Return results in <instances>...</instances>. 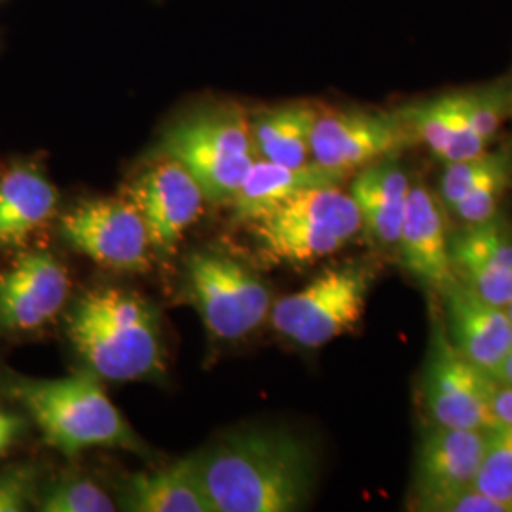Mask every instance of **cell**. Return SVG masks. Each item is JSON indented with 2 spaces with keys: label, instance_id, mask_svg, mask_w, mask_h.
I'll list each match as a JSON object with an SVG mask.
<instances>
[{
  "label": "cell",
  "instance_id": "cell-1",
  "mask_svg": "<svg viewBox=\"0 0 512 512\" xmlns=\"http://www.w3.org/2000/svg\"><path fill=\"white\" fill-rule=\"evenodd\" d=\"M215 512L302 511L315 486V454L287 429L251 427L194 454Z\"/></svg>",
  "mask_w": 512,
  "mask_h": 512
},
{
  "label": "cell",
  "instance_id": "cell-2",
  "mask_svg": "<svg viewBox=\"0 0 512 512\" xmlns=\"http://www.w3.org/2000/svg\"><path fill=\"white\" fill-rule=\"evenodd\" d=\"M67 334L93 372L131 382L164 370L165 346L158 313L131 291L95 289L74 302Z\"/></svg>",
  "mask_w": 512,
  "mask_h": 512
},
{
  "label": "cell",
  "instance_id": "cell-3",
  "mask_svg": "<svg viewBox=\"0 0 512 512\" xmlns=\"http://www.w3.org/2000/svg\"><path fill=\"white\" fill-rule=\"evenodd\" d=\"M14 397L37 421L50 448L74 458L90 448L139 450L128 421L112 404L93 370L14 385Z\"/></svg>",
  "mask_w": 512,
  "mask_h": 512
},
{
  "label": "cell",
  "instance_id": "cell-4",
  "mask_svg": "<svg viewBox=\"0 0 512 512\" xmlns=\"http://www.w3.org/2000/svg\"><path fill=\"white\" fill-rule=\"evenodd\" d=\"M160 152L183 164L213 203L230 202L258 160L251 118L239 107L184 116L165 129Z\"/></svg>",
  "mask_w": 512,
  "mask_h": 512
},
{
  "label": "cell",
  "instance_id": "cell-5",
  "mask_svg": "<svg viewBox=\"0 0 512 512\" xmlns=\"http://www.w3.org/2000/svg\"><path fill=\"white\" fill-rule=\"evenodd\" d=\"M258 247L275 262L308 264L342 251L359 234V209L340 186L310 188L251 220Z\"/></svg>",
  "mask_w": 512,
  "mask_h": 512
},
{
  "label": "cell",
  "instance_id": "cell-6",
  "mask_svg": "<svg viewBox=\"0 0 512 512\" xmlns=\"http://www.w3.org/2000/svg\"><path fill=\"white\" fill-rule=\"evenodd\" d=\"M374 277V270L361 264L329 268L272 304V327L302 348H321L359 325Z\"/></svg>",
  "mask_w": 512,
  "mask_h": 512
},
{
  "label": "cell",
  "instance_id": "cell-7",
  "mask_svg": "<svg viewBox=\"0 0 512 512\" xmlns=\"http://www.w3.org/2000/svg\"><path fill=\"white\" fill-rule=\"evenodd\" d=\"M186 277L190 296L215 338L239 340L270 315V289L228 256L196 253L186 262Z\"/></svg>",
  "mask_w": 512,
  "mask_h": 512
},
{
  "label": "cell",
  "instance_id": "cell-8",
  "mask_svg": "<svg viewBox=\"0 0 512 512\" xmlns=\"http://www.w3.org/2000/svg\"><path fill=\"white\" fill-rule=\"evenodd\" d=\"M414 143L399 110H319L311 129V160L351 175L374 162L397 158Z\"/></svg>",
  "mask_w": 512,
  "mask_h": 512
},
{
  "label": "cell",
  "instance_id": "cell-9",
  "mask_svg": "<svg viewBox=\"0 0 512 512\" xmlns=\"http://www.w3.org/2000/svg\"><path fill=\"white\" fill-rule=\"evenodd\" d=\"M61 234L74 249L109 270L145 272L152 262L147 224L128 198L78 203L61 217Z\"/></svg>",
  "mask_w": 512,
  "mask_h": 512
},
{
  "label": "cell",
  "instance_id": "cell-10",
  "mask_svg": "<svg viewBox=\"0 0 512 512\" xmlns=\"http://www.w3.org/2000/svg\"><path fill=\"white\" fill-rule=\"evenodd\" d=\"M494 378L465 359L437 325L423 372V399L435 423L458 429H494L490 393Z\"/></svg>",
  "mask_w": 512,
  "mask_h": 512
},
{
  "label": "cell",
  "instance_id": "cell-11",
  "mask_svg": "<svg viewBox=\"0 0 512 512\" xmlns=\"http://www.w3.org/2000/svg\"><path fill=\"white\" fill-rule=\"evenodd\" d=\"M124 198L137 207L145 220L154 253L171 255L186 228L200 219L205 194L190 171L160 152L126 186Z\"/></svg>",
  "mask_w": 512,
  "mask_h": 512
},
{
  "label": "cell",
  "instance_id": "cell-12",
  "mask_svg": "<svg viewBox=\"0 0 512 512\" xmlns=\"http://www.w3.org/2000/svg\"><path fill=\"white\" fill-rule=\"evenodd\" d=\"M450 238L442 203L425 184H412L395 253L404 270L435 293L458 281Z\"/></svg>",
  "mask_w": 512,
  "mask_h": 512
},
{
  "label": "cell",
  "instance_id": "cell-13",
  "mask_svg": "<svg viewBox=\"0 0 512 512\" xmlns=\"http://www.w3.org/2000/svg\"><path fill=\"white\" fill-rule=\"evenodd\" d=\"M71 291L65 268L50 253H25L0 272V327L37 330L63 310Z\"/></svg>",
  "mask_w": 512,
  "mask_h": 512
},
{
  "label": "cell",
  "instance_id": "cell-14",
  "mask_svg": "<svg viewBox=\"0 0 512 512\" xmlns=\"http://www.w3.org/2000/svg\"><path fill=\"white\" fill-rule=\"evenodd\" d=\"M459 281L497 308L512 300V228L494 219L465 228L450 238Z\"/></svg>",
  "mask_w": 512,
  "mask_h": 512
},
{
  "label": "cell",
  "instance_id": "cell-15",
  "mask_svg": "<svg viewBox=\"0 0 512 512\" xmlns=\"http://www.w3.org/2000/svg\"><path fill=\"white\" fill-rule=\"evenodd\" d=\"M490 429H458L435 423L423 433L414 469V501L475 484Z\"/></svg>",
  "mask_w": 512,
  "mask_h": 512
},
{
  "label": "cell",
  "instance_id": "cell-16",
  "mask_svg": "<svg viewBox=\"0 0 512 512\" xmlns=\"http://www.w3.org/2000/svg\"><path fill=\"white\" fill-rule=\"evenodd\" d=\"M448 336L452 346L492 376L511 353L512 321L505 308H497L456 281L444 293Z\"/></svg>",
  "mask_w": 512,
  "mask_h": 512
},
{
  "label": "cell",
  "instance_id": "cell-17",
  "mask_svg": "<svg viewBox=\"0 0 512 512\" xmlns=\"http://www.w3.org/2000/svg\"><path fill=\"white\" fill-rule=\"evenodd\" d=\"M410 186L395 158L366 165L353 177L349 194L361 213L363 232L376 249L397 251Z\"/></svg>",
  "mask_w": 512,
  "mask_h": 512
},
{
  "label": "cell",
  "instance_id": "cell-18",
  "mask_svg": "<svg viewBox=\"0 0 512 512\" xmlns=\"http://www.w3.org/2000/svg\"><path fill=\"white\" fill-rule=\"evenodd\" d=\"M348 179L349 173L329 169L317 162L300 167H287L258 158L249 169L238 192L228 203L232 207L234 219L251 222L274 211L277 205L287 202L304 190L321 186H342Z\"/></svg>",
  "mask_w": 512,
  "mask_h": 512
},
{
  "label": "cell",
  "instance_id": "cell-19",
  "mask_svg": "<svg viewBox=\"0 0 512 512\" xmlns=\"http://www.w3.org/2000/svg\"><path fill=\"white\" fill-rule=\"evenodd\" d=\"M399 114L414 141L423 143L444 164L475 158L490 147L471 128L459 92L404 107Z\"/></svg>",
  "mask_w": 512,
  "mask_h": 512
},
{
  "label": "cell",
  "instance_id": "cell-20",
  "mask_svg": "<svg viewBox=\"0 0 512 512\" xmlns=\"http://www.w3.org/2000/svg\"><path fill=\"white\" fill-rule=\"evenodd\" d=\"M120 505L129 512H215L194 456L129 476L120 492Z\"/></svg>",
  "mask_w": 512,
  "mask_h": 512
},
{
  "label": "cell",
  "instance_id": "cell-21",
  "mask_svg": "<svg viewBox=\"0 0 512 512\" xmlns=\"http://www.w3.org/2000/svg\"><path fill=\"white\" fill-rule=\"evenodd\" d=\"M59 194L38 169L12 167L0 179V247H19L50 220Z\"/></svg>",
  "mask_w": 512,
  "mask_h": 512
},
{
  "label": "cell",
  "instance_id": "cell-22",
  "mask_svg": "<svg viewBox=\"0 0 512 512\" xmlns=\"http://www.w3.org/2000/svg\"><path fill=\"white\" fill-rule=\"evenodd\" d=\"M317 112L319 109L308 103H291L256 114L251 129L258 158L287 167L313 162L311 129Z\"/></svg>",
  "mask_w": 512,
  "mask_h": 512
},
{
  "label": "cell",
  "instance_id": "cell-23",
  "mask_svg": "<svg viewBox=\"0 0 512 512\" xmlns=\"http://www.w3.org/2000/svg\"><path fill=\"white\" fill-rule=\"evenodd\" d=\"M473 486L478 492L505 503L512 511L511 425H497L488 431L486 450Z\"/></svg>",
  "mask_w": 512,
  "mask_h": 512
},
{
  "label": "cell",
  "instance_id": "cell-24",
  "mask_svg": "<svg viewBox=\"0 0 512 512\" xmlns=\"http://www.w3.org/2000/svg\"><path fill=\"white\" fill-rule=\"evenodd\" d=\"M512 188V150L494 171L469 190L450 209L463 224H478L494 219Z\"/></svg>",
  "mask_w": 512,
  "mask_h": 512
},
{
  "label": "cell",
  "instance_id": "cell-25",
  "mask_svg": "<svg viewBox=\"0 0 512 512\" xmlns=\"http://www.w3.org/2000/svg\"><path fill=\"white\" fill-rule=\"evenodd\" d=\"M459 95L471 128L486 143H492L511 112V92L503 86H492L473 92H459Z\"/></svg>",
  "mask_w": 512,
  "mask_h": 512
},
{
  "label": "cell",
  "instance_id": "cell-26",
  "mask_svg": "<svg viewBox=\"0 0 512 512\" xmlns=\"http://www.w3.org/2000/svg\"><path fill=\"white\" fill-rule=\"evenodd\" d=\"M511 150V147L501 148L495 152L486 150L475 158L446 164L440 179V198L444 205L450 209L454 203H458L469 190H473L484 177H488L495 167L507 158Z\"/></svg>",
  "mask_w": 512,
  "mask_h": 512
},
{
  "label": "cell",
  "instance_id": "cell-27",
  "mask_svg": "<svg viewBox=\"0 0 512 512\" xmlns=\"http://www.w3.org/2000/svg\"><path fill=\"white\" fill-rule=\"evenodd\" d=\"M40 511L112 512L116 511V503L90 480H63L44 494Z\"/></svg>",
  "mask_w": 512,
  "mask_h": 512
},
{
  "label": "cell",
  "instance_id": "cell-28",
  "mask_svg": "<svg viewBox=\"0 0 512 512\" xmlns=\"http://www.w3.org/2000/svg\"><path fill=\"white\" fill-rule=\"evenodd\" d=\"M412 505H414L412 509L421 512H512L511 507L478 492L475 486L456 490L450 494L429 497L423 501H416Z\"/></svg>",
  "mask_w": 512,
  "mask_h": 512
},
{
  "label": "cell",
  "instance_id": "cell-29",
  "mask_svg": "<svg viewBox=\"0 0 512 512\" xmlns=\"http://www.w3.org/2000/svg\"><path fill=\"white\" fill-rule=\"evenodd\" d=\"M31 492L29 475L14 473L0 478V512H19L25 509Z\"/></svg>",
  "mask_w": 512,
  "mask_h": 512
},
{
  "label": "cell",
  "instance_id": "cell-30",
  "mask_svg": "<svg viewBox=\"0 0 512 512\" xmlns=\"http://www.w3.org/2000/svg\"><path fill=\"white\" fill-rule=\"evenodd\" d=\"M490 406H492L495 420L501 425L512 427V385L501 384L494 380L492 393H490Z\"/></svg>",
  "mask_w": 512,
  "mask_h": 512
},
{
  "label": "cell",
  "instance_id": "cell-31",
  "mask_svg": "<svg viewBox=\"0 0 512 512\" xmlns=\"http://www.w3.org/2000/svg\"><path fill=\"white\" fill-rule=\"evenodd\" d=\"M23 425L25 423L16 414L2 412V416H0V456L16 442Z\"/></svg>",
  "mask_w": 512,
  "mask_h": 512
},
{
  "label": "cell",
  "instance_id": "cell-32",
  "mask_svg": "<svg viewBox=\"0 0 512 512\" xmlns=\"http://www.w3.org/2000/svg\"><path fill=\"white\" fill-rule=\"evenodd\" d=\"M492 378L501 384L512 385V349L511 353L503 359V363L492 372Z\"/></svg>",
  "mask_w": 512,
  "mask_h": 512
},
{
  "label": "cell",
  "instance_id": "cell-33",
  "mask_svg": "<svg viewBox=\"0 0 512 512\" xmlns=\"http://www.w3.org/2000/svg\"><path fill=\"white\" fill-rule=\"evenodd\" d=\"M505 310H507V313H509V317H511V321H512V300H511V302H509V306H507V308H505Z\"/></svg>",
  "mask_w": 512,
  "mask_h": 512
},
{
  "label": "cell",
  "instance_id": "cell-34",
  "mask_svg": "<svg viewBox=\"0 0 512 512\" xmlns=\"http://www.w3.org/2000/svg\"><path fill=\"white\" fill-rule=\"evenodd\" d=\"M2 412H4V410H0V416H2Z\"/></svg>",
  "mask_w": 512,
  "mask_h": 512
}]
</instances>
